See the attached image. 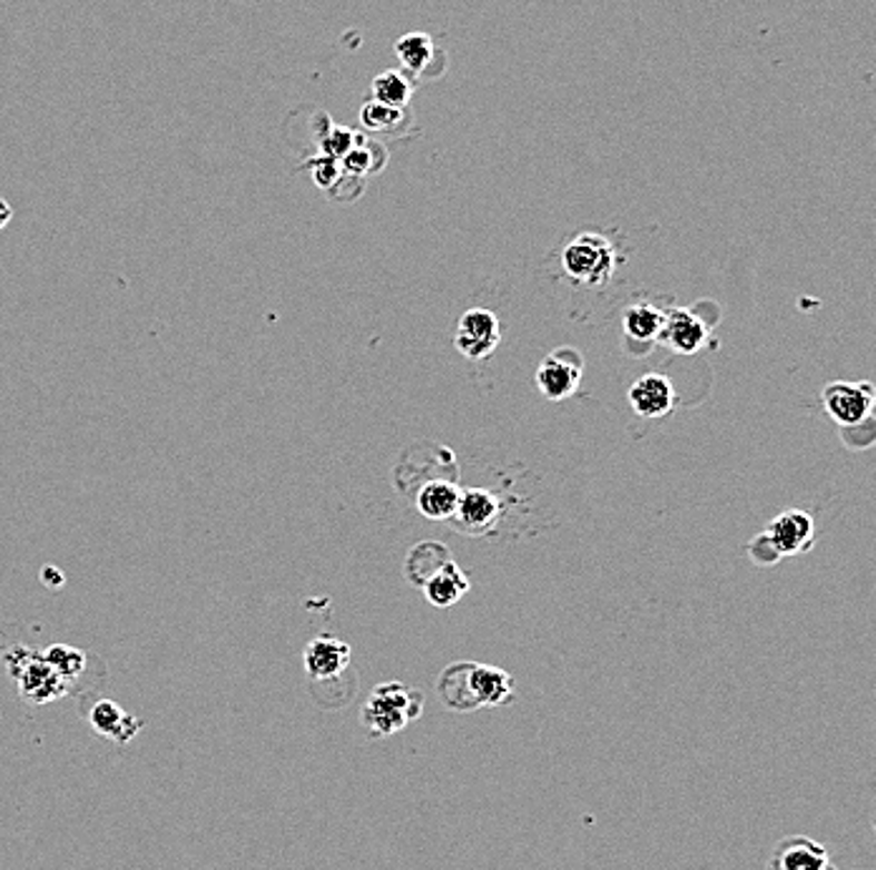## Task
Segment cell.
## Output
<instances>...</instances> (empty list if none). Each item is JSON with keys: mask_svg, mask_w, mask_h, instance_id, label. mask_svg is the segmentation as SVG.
Returning <instances> with one entry per match:
<instances>
[{"mask_svg": "<svg viewBox=\"0 0 876 870\" xmlns=\"http://www.w3.org/2000/svg\"><path fill=\"white\" fill-rule=\"evenodd\" d=\"M423 712V692L411 690L403 682H381L365 700L361 722L375 740H386L406 730Z\"/></svg>", "mask_w": 876, "mask_h": 870, "instance_id": "cell-1", "label": "cell"}, {"mask_svg": "<svg viewBox=\"0 0 876 870\" xmlns=\"http://www.w3.org/2000/svg\"><path fill=\"white\" fill-rule=\"evenodd\" d=\"M614 245L594 231L577 235L562 253V273L572 285L584 289H600L612 279L618 257Z\"/></svg>", "mask_w": 876, "mask_h": 870, "instance_id": "cell-2", "label": "cell"}, {"mask_svg": "<svg viewBox=\"0 0 876 870\" xmlns=\"http://www.w3.org/2000/svg\"><path fill=\"white\" fill-rule=\"evenodd\" d=\"M3 662L26 702L48 704L69 692V682L56 674L38 652L26 650V646H11V650L6 652Z\"/></svg>", "mask_w": 876, "mask_h": 870, "instance_id": "cell-3", "label": "cell"}, {"mask_svg": "<svg viewBox=\"0 0 876 870\" xmlns=\"http://www.w3.org/2000/svg\"><path fill=\"white\" fill-rule=\"evenodd\" d=\"M874 398L876 390L869 380H836L826 385L821 393L824 411L829 413V418L839 423L841 428H854V425L869 421L874 411Z\"/></svg>", "mask_w": 876, "mask_h": 870, "instance_id": "cell-4", "label": "cell"}, {"mask_svg": "<svg viewBox=\"0 0 876 870\" xmlns=\"http://www.w3.org/2000/svg\"><path fill=\"white\" fill-rule=\"evenodd\" d=\"M584 360L574 347H557L539 363L534 380L547 401H567L580 390Z\"/></svg>", "mask_w": 876, "mask_h": 870, "instance_id": "cell-5", "label": "cell"}, {"mask_svg": "<svg viewBox=\"0 0 876 870\" xmlns=\"http://www.w3.org/2000/svg\"><path fill=\"white\" fill-rule=\"evenodd\" d=\"M499 343H502V325L491 309L474 307L459 317L454 345L466 360H486Z\"/></svg>", "mask_w": 876, "mask_h": 870, "instance_id": "cell-6", "label": "cell"}, {"mask_svg": "<svg viewBox=\"0 0 876 870\" xmlns=\"http://www.w3.org/2000/svg\"><path fill=\"white\" fill-rule=\"evenodd\" d=\"M353 660V650L348 642L338 640V636L321 634L305 646L303 666L311 680L315 682H331L348 670Z\"/></svg>", "mask_w": 876, "mask_h": 870, "instance_id": "cell-7", "label": "cell"}, {"mask_svg": "<svg viewBox=\"0 0 876 870\" xmlns=\"http://www.w3.org/2000/svg\"><path fill=\"white\" fill-rule=\"evenodd\" d=\"M764 534L768 541L776 546L778 554L784 556H796L806 554L816 546V524L814 518L806 514V511H784L781 516H776L771 524L766 526Z\"/></svg>", "mask_w": 876, "mask_h": 870, "instance_id": "cell-8", "label": "cell"}, {"mask_svg": "<svg viewBox=\"0 0 876 870\" xmlns=\"http://www.w3.org/2000/svg\"><path fill=\"white\" fill-rule=\"evenodd\" d=\"M768 870H836L826 846L808 836H788L774 848Z\"/></svg>", "mask_w": 876, "mask_h": 870, "instance_id": "cell-9", "label": "cell"}, {"mask_svg": "<svg viewBox=\"0 0 876 870\" xmlns=\"http://www.w3.org/2000/svg\"><path fill=\"white\" fill-rule=\"evenodd\" d=\"M499 521V498L486 488H461L456 514L451 516L461 534L484 536L494 531Z\"/></svg>", "mask_w": 876, "mask_h": 870, "instance_id": "cell-10", "label": "cell"}, {"mask_svg": "<svg viewBox=\"0 0 876 870\" xmlns=\"http://www.w3.org/2000/svg\"><path fill=\"white\" fill-rule=\"evenodd\" d=\"M710 340L708 325L700 320V317L686 307H672L666 309V320H662V333L658 343H666L670 350L692 355L698 353L700 347H706Z\"/></svg>", "mask_w": 876, "mask_h": 870, "instance_id": "cell-11", "label": "cell"}, {"mask_svg": "<svg viewBox=\"0 0 876 870\" xmlns=\"http://www.w3.org/2000/svg\"><path fill=\"white\" fill-rule=\"evenodd\" d=\"M632 411L642 418H666L676 408V390L672 383L660 373H644L640 380L632 383L628 393Z\"/></svg>", "mask_w": 876, "mask_h": 870, "instance_id": "cell-12", "label": "cell"}, {"mask_svg": "<svg viewBox=\"0 0 876 870\" xmlns=\"http://www.w3.org/2000/svg\"><path fill=\"white\" fill-rule=\"evenodd\" d=\"M471 690L479 710L481 708H504L514 702V676L491 664H471Z\"/></svg>", "mask_w": 876, "mask_h": 870, "instance_id": "cell-13", "label": "cell"}, {"mask_svg": "<svg viewBox=\"0 0 876 870\" xmlns=\"http://www.w3.org/2000/svg\"><path fill=\"white\" fill-rule=\"evenodd\" d=\"M89 724L93 732H99L101 738H109L119 744H127L137 738L144 722L131 718L129 712H124L121 704L111 700H99L89 712Z\"/></svg>", "mask_w": 876, "mask_h": 870, "instance_id": "cell-14", "label": "cell"}, {"mask_svg": "<svg viewBox=\"0 0 876 870\" xmlns=\"http://www.w3.org/2000/svg\"><path fill=\"white\" fill-rule=\"evenodd\" d=\"M471 664L474 662H454L449 664L444 672L439 676L436 692L439 700L444 702V708L454 712H476L479 704L474 698V690H471Z\"/></svg>", "mask_w": 876, "mask_h": 870, "instance_id": "cell-15", "label": "cell"}, {"mask_svg": "<svg viewBox=\"0 0 876 870\" xmlns=\"http://www.w3.org/2000/svg\"><path fill=\"white\" fill-rule=\"evenodd\" d=\"M459 498L461 488L456 486V481L433 478L416 491V508L429 521H451V516L456 514Z\"/></svg>", "mask_w": 876, "mask_h": 870, "instance_id": "cell-16", "label": "cell"}, {"mask_svg": "<svg viewBox=\"0 0 876 870\" xmlns=\"http://www.w3.org/2000/svg\"><path fill=\"white\" fill-rule=\"evenodd\" d=\"M471 579L456 562L446 564L436 576H431L426 584H423V596L426 602L436 609H449L456 606L461 599L469 594Z\"/></svg>", "mask_w": 876, "mask_h": 870, "instance_id": "cell-17", "label": "cell"}, {"mask_svg": "<svg viewBox=\"0 0 876 870\" xmlns=\"http://www.w3.org/2000/svg\"><path fill=\"white\" fill-rule=\"evenodd\" d=\"M451 562H454V556H451V548L446 544H441V541H421L406 556L409 584L423 589L431 576H436Z\"/></svg>", "mask_w": 876, "mask_h": 870, "instance_id": "cell-18", "label": "cell"}, {"mask_svg": "<svg viewBox=\"0 0 876 870\" xmlns=\"http://www.w3.org/2000/svg\"><path fill=\"white\" fill-rule=\"evenodd\" d=\"M662 320H666V309L654 307L652 303H634L622 313L624 335H628L630 340L644 345L660 340Z\"/></svg>", "mask_w": 876, "mask_h": 870, "instance_id": "cell-19", "label": "cell"}, {"mask_svg": "<svg viewBox=\"0 0 876 870\" xmlns=\"http://www.w3.org/2000/svg\"><path fill=\"white\" fill-rule=\"evenodd\" d=\"M393 51H396L398 61L403 63V69L411 71V73H421L433 58V41H431L429 33L413 31V33L401 36L396 46H393Z\"/></svg>", "mask_w": 876, "mask_h": 870, "instance_id": "cell-20", "label": "cell"}, {"mask_svg": "<svg viewBox=\"0 0 876 870\" xmlns=\"http://www.w3.org/2000/svg\"><path fill=\"white\" fill-rule=\"evenodd\" d=\"M371 93L373 101L393 106V109H403V106H409L411 101L413 86L401 71H383L373 79Z\"/></svg>", "mask_w": 876, "mask_h": 870, "instance_id": "cell-21", "label": "cell"}, {"mask_svg": "<svg viewBox=\"0 0 876 870\" xmlns=\"http://www.w3.org/2000/svg\"><path fill=\"white\" fill-rule=\"evenodd\" d=\"M38 654H41V660L48 666H51L56 674L63 676L66 682H71V680H76V676H81L83 670H86V664H89V660H86V654L81 650H76V646H69V644H53V646H48V650L38 652Z\"/></svg>", "mask_w": 876, "mask_h": 870, "instance_id": "cell-22", "label": "cell"}, {"mask_svg": "<svg viewBox=\"0 0 876 870\" xmlns=\"http://www.w3.org/2000/svg\"><path fill=\"white\" fill-rule=\"evenodd\" d=\"M401 121H403V109H393V106L373 99L361 106V123L373 134L398 129Z\"/></svg>", "mask_w": 876, "mask_h": 870, "instance_id": "cell-23", "label": "cell"}, {"mask_svg": "<svg viewBox=\"0 0 876 870\" xmlns=\"http://www.w3.org/2000/svg\"><path fill=\"white\" fill-rule=\"evenodd\" d=\"M355 147V134L343 127H331L321 137V151L323 157L341 159L343 154H348Z\"/></svg>", "mask_w": 876, "mask_h": 870, "instance_id": "cell-24", "label": "cell"}, {"mask_svg": "<svg viewBox=\"0 0 876 870\" xmlns=\"http://www.w3.org/2000/svg\"><path fill=\"white\" fill-rule=\"evenodd\" d=\"M341 164V171L343 174H353V177H365V174L373 171V151L361 147V144H355V147L343 154L338 159Z\"/></svg>", "mask_w": 876, "mask_h": 870, "instance_id": "cell-25", "label": "cell"}, {"mask_svg": "<svg viewBox=\"0 0 876 870\" xmlns=\"http://www.w3.org/2000/svg\"><path fill=\"white\" fill-rule=\"evenodd\" d=\"M307 169L313 171L315 184H317V187H323V189H331L333 184L341 179V174H343L338 159H331V157L313 159L311 164H307Z\"/></svg>", "mask_w": 876, "mask_h": 870, "instance_id": "cell-26", "label": "cell"}, {"mask_svg": "<svg viewBox=\"0 0 876 870\" xmlns=\"http://www.w3.org/2000/svg\"><path fill=\"white\" fill-rule=\"evenodd\" d=\"M748 554L760 566H774V564L781 562V554H778L776 546L771 544V541H768L766 534H758L754 541H750Z\"/></svg>", "mask_w": 876, "mask_h": 870, "instance_id": "cell-27", "label": "cell"}, {"mask_svg": "<svg viewBox=\"0 0 876 870\" xmlns=\"http://www.w3.org/2000/svg\"><path fill=\"white\" fill-rule=\"evenodd\" d=\"M41 582L46 584V586H53V589H59V586H63V572L61 569H56V566H43V572H41Z\"/></svg>", "mask_w": 876, "mask_h": 870, "instance_id": "cell-28", "label": "cell"}, {"mask_svg": "<svg viewBox=\"0 0 876 870\" xmlns=\"http://www.w3.org/2000/svg\"><path fill=\"white\" fill-rule=\"evenodd\" d=\"M11 219H13V207L8 205L3 197H0V229H3Z\"/></svg>", "mask_w": 876, "mask_h": 870, "instance_id": "cell-29", "label": "cell"}]
</instances>
